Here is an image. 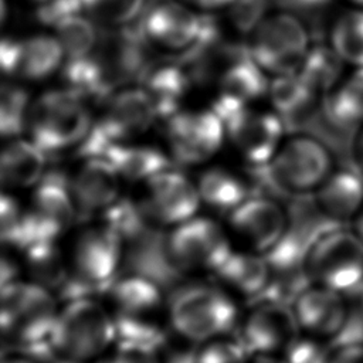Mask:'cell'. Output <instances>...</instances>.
Segmentation results:
<instances>
[{
    "label": "cell",
    "instance_id": "1",
    "mask_svg": "<svg viewBox=\"0 0 363 363\" xmlns=\"http://www.w3.org/2000/svg\"><path fill=\"white\" fill-rule=\"evenodd\" d=\"M69 278L58 298L82 295L102 296L122 274L126 241L104 220L88 221L75 227L64 241Z\"/></svg>",
    "mask_w": 363,
    "mask_h": 363
},
{
    "label": "cell",
    "instance_id": "2",
    "mask_svg": "<svg viewBox=\"0 0 363 363\" xmlns=\"http://www.w3.org/2000/svg\"><path fill=\"white\" fill-rule=\"evenodd\" d=\"M108 306L118 339L163 349L169 343L167 292L150 277L121 274L101 296Z\"/></svg>",
    "mask_w": 363,
    "mask_h": 363
},
{
    "label": "cell",
    "instance_id": "3",
    "mask_svg": "<svg viewBox=\"0 0 363 363\" xmlns=\"http://www.w3.org/2000/svg\"><path fill=\"white\" fill-rule=\"evenodd\" d=\"M241 308L211 278H187L167 292L170 335L177 340L199 345L233 333Z\"/></svg>",
    "mask_w": 363,
    "mask_h": 363
},
{
    "label": "cell",
    "instance_id": "4",
    "mask_svg": "<svg viewBox=\"0 0 363 363\" xmlns=\"http://www.w3.org/2000/svg\"><path fill=\"white\" fill-rule=\"evenodd\" d=\"M58 308V295L28 278L1 285L0 330L4 345L31 354L50 347Z\"/></svg>",
    "mask_w": 363,
    "mask_h": 363
},
{
    "label": "cell",
    "instance_id": "5",
    "mask_svg": "<svg viewBox=\"0 0 363 363\" xmlns=\"http://www.w3.org/2000/svg\"><path fill=\"white\" fill-rule=\"evenodd\" d=\"M118 340L112 315L101 296L82 295L60 301L48 340L52 354L95 363Z\"/></svg>",
    "mask_w": 363,
    "mask_h": 363
},
{
    "label": "cell",
    "instance_id": "6",
    "mask_svg": "<svg viewBox=\"0 0 363 363\" xmlns=\"http://www.w3.org/2000/svg\"><path fill=\"white\" fill-rule=\"evenodd\" d=\"M305 274L309 284L345 295L363 286V240L349 224H329L305 244Z\"/></svg>",
    "mask_w": 363,
    "mask_h": 363
},
{
    "label": "cell",
    "instance_id": "7",
    "mask_svg": "<svg viewBox=\"0 0 363 363\" xmlns=\"http://www.w3.org/2000/svg\"><path fill=\"white\" fill-rule=\"evenodd\" d=\"M162 245L167 265L186 278H211L234 250L225 225L199 214L164 231Z\"/></svg>",
    "mask_w": 363,
    "mask_h": 363
},
{
    "label": "cell",
    "instance_id": "8",
    "mask_svg": "<svg viewBox=\"0 0 363 363\" xmlns=\"http://www.w3.org/2000/svg\"><path fill=\"white\" fill-rule=\"evenodd\" d=\"M79 218L71 180L60 170L45 173L24 207L20 234L13 251L35 241H64Z\"/></svg>",
    "mask_w": 363,
    "mask_h": 363
},
{
    "label": "cell",
    "instance_id": "9",
    "mask_svg": "<svg viewBox=\"0 0 363 363\" xmlns=\"http://www.w3.org/2000/svg\"><path fill=\"white\" fill-rule=\"evenodd\" d=\"M28 126L33 143L45 155H55L79 145L92 121L85 101L67 88L41 95L30 111Z\"/></svg>",
    "mask_w": 363,
    "mask_h": 363
},
{
    "label": "cell",
    "instance_id": "10",
    "mask_svg": "<svg viewBox=\"0 0 363 363\" xmlns=\"http://www.w3.org/2000/svg\"><path fill=\"white\" fill-rule=\"evenodd\" d=\"M271 172L279 197L313 194L333 172L330 147L316 136L291 139L271 162Z\"/></svg>",
    "mask_w": 363,
    "mask_h": 363
},
{
    "label": "cell",
    "instance_id": "11",
    "mask_svg": "<svg viewBox=\"0 0 363 363\" xmlns=\"http://www.w3.org/2000/svg\"><path fill=\"white\" fill-rule=\"evenodd\" d=\"M156 111L145 89H125L111 98L106 113L92 123L85 139L78 145L81 157H104L115 143L143 133L156 119Z\"/></svg>",
    "mask_w": 363,
    "mask_h": 363
},
{
    "label": "cell",
    "instance_id": "12",
    "mask_svg": "<svg viewBox=\"0 0 363 363\" xmlns=\"http://www.w3.org/2000/svg\"><path fill=\"white\" fill-rule=\"evenodd\" d=\"M224 225L235 250L265 255L289 233L291 218L274 197L252 194L227 214Z\"/></svg>",
    "mask_w": 363,
    "mask_h": 363
},
{
    "label": "cell",
    "instance_id": "13",
    "mask_svg": "<svg viewBox=\"0 0 363 363\" xmlns=\"http://www.w3.org/2000/svg\"><path fill=\"white\" fill-rule=\"evenodd\" d=\"M235 336L252 354H281L299 333L291 303L262 295L241 308Z\"/></svg>",
    "mask_w": 363,
    "mask_h": 363
},
{
    "label": "cell",
    "instance_id": "14",
    "mask_svg": "<svg viewBox=\"0 0 363 363\" xmlns=\"http://www.w3.org/2000/svg\"><path fill=\"white\" fill-rule=\"evenodd\" d=\"M135 200L153 231H167L184 223L197 214L201 204L197 186L170 169L147 179L145 194Z\"/></svg>",
    "mask_w": 363,
    "mask_h": 363
},
{
    "label": "cell",
    "instance_id": "15",
    "mask_svg": "<svg viewBox=\"0 0 363 363\" xmlns=\"http://www.w3.org/2000/svg\"><path fill=\"white\" fill-rule=\"evenodd\" d=\"M250 50L259 67L279 75L294 74L309 51V34L298 17L277 14L259 23Z\"/></svg>",
    "mask_w": 363,
    "mask_h": 363
},
{
    "label": "cell",
    "instance_id": "16",
    "mask_svg": "<svg viewBox=\"0 0 363 363\" xmlns=\"http://www.w3.org/2000/svg\"><path fill=\"white\" fill-rule=\"evenodd\" d=\"M291 308L301 333L328 343L347 333L353 316L349 295L316 284L302 288L291 301Z\"/></svg>",
    "mask_w": 363,
    "mask_h": 363
},
{
    "label": "cell",
    "instance_id": "17",
    "mask_svg": "<svg viewBox=\"0 0 363 363\" xmlns=\"http://www.w3.org/2000/svg\"><path fill=\"white\" fill-rule=\"evenodd\" d=\"M224 123L210 111L177 112L167 119V138L179 163L191 164L208 159L223 143Z\"/></svg>",
    "mask_w": 363,
    "mask_h": 363
},
{
    "label": "cell",
    "instance_id": "18",
    "mask_svg": "<svg viewBox=\"0 0 363 363\" xmlns=\"http://www.w3.org/2000/svg\"><path fill=\"white\" fill-rule=\"evenodd\" d=\"M223 123L250 163L269 162L285 130L279 115L258 113L247 106L227 116Z\"/></svg>",
    "mask_w": 363,
    "mask_h": 363
},
{
    "label": "cell",
    "instance_id": "19",
    "mask_svg": "<svg viewBox=\"0 0 363 363\" xmlns=\"http://www.w3.org/2000/svg\"><path fill=\"white\" fill-rule=\"evenodd\" d=\"M206 16H199L176 1H162L139 17L143 33L169 48H189L200 35Z\"/></svg>",
    "mask_w": 363,
    "mask_h": 363
},
{
    "label": "cell",
    "instance_id": "20",
    "mask_svg": "<svg viewBox=\"0 0 363 363\" xmlns=\"http://www.w3.org/2000/svg\"><path fill=\"white\" fill-rule=\"evenodd\" d=\"M318 214L332 224H350L363 207V176L354 166L333 169L312 194Z\"/></svg>",
    "mask_w": 363,
    "mask_h": 363
},
{
    "label": "cell",
    "instance_id": "21",
    "mask_svg": "<svg viewBox=\"0 0 363 363\" xmlns=\"http://www.w3.org/2000/svg\"><path fill=\"white\" fill-rule=\"evenodd\" d=\"M119 173L104 157H91L71 180L72 196L79 217L89 220L102 214L119 196Z\"/></svg>",
    "mask_w": 363,
    "mask_h": 363
},
{
    "label": "cell",
    "instance_id": "22",
    "mask_svg": "<svg viewBox=\"0 0 363 363\" xmlns=\"http://www.w3.org/2000/svg\"><path fill=\"white\" fill-rule=\"evenodd\" d=\"M211 279L244 306L268 291L271 272L264 255L234 248Z\"/></svg>",
    "mask_w": 363,
    "mask_h": 363
},
{
    "label": "cell",
    "instance_id": "23",
    "mask_svg": "<svg viewBox=\"0 0 363 363\" xmlns=\"http://www.w3.org/2000/svg\"><path fill=\"white\" fill-rule=\"evenodd\" d=\"M305 244L301 238L289 233L264 257L271 272V284L264 295L291 303L294 296L305 288L309 281L305 274Z\"/></svg>",
    "mask_w": 363,
    "mask_h": 363
},
{
    "label": "cell",
    "instance_id": "24",
    "mask_svg": "<svg viewBox=\"0 0 363 363\" xmlns=\"http://www.w3.org/2000/svg\"><path fill=\"white\" fill-rule=\"evenodd\" d=\"M16 252L20 257L24 278L41 284L58 295L69 278L64 241H35Z\"/></svg>",
    "mask_w": 363,
    "mask_h": 363
},
{
    "label": "cell",
    "instance_id": "25",
    "mask_svg": "<svg viewBox=\"0 0 363 363\" xmlns=\"http://www.w3.org/2000/svg\"><path fill=\"white\" fill-rule=\"evenodd\" d=\"M142 82L153 102L156 116L162 119L177 113L183 96L193 84L187 71L176 60L153 64Z\"/></svg>",
    "mask_w": 363,
    "mask_h": 363
},
{
    "label": "cell",
    "instance_id": "26",
    "mask_svg": "<svg viewBox=\"0 0 363 363\" xmlns=\"http://www.w3.org/2000/svg\"><path fill=\"white\" fill-rule=\"evenodd\" d=\"M323 113L342 132L363 126V67L356 68L323 96Z\"/></svg>",
    "mask_w": 363,
    "mask_h": 363
},
{
    "label": "cell",
    "instance_id": "27",
    "mask_svg": "<svg viewBox=\"0 0 363 363\" xmlns=\"http://www.w3.org/2000/svg\"><path fill=\"white\" fill-rule=\"evenodd\" d=\"M44 167L45 153L35 143L26 140L11 142L1 153V183L4 187L10 189L35 186L44 176Z\"/></svg>",
    "mask_w": 363,
    "mask_h": 363
},
{
    "label": "cell",
    "instance_id": "28",
    "mask_svg": "<svg viewBox=\"0 0 363 363\" xmlns=\"http://www.w3.org/2000/svg\"><path fill=\"white\" fill-rule=\"evenodd\" d=\"M116 172L129 180H147L152 176L169 170L170 160L156 147L136 145H112L104 155Z\"/></svg>",
    "mask_w": 363,
    "mask_h": 363
},
{
    "label": "cell",
    "instance_id": "29",
    "mask_svg": "<svg viewBox=\"0 0 363 363\" xmlns=\"http://www.w3.org/2000/svg\"><path fill=\"white\" fill-rule=\"evenodd\" d=\"M197 190L201 203L225 216L252 196L250 183L221 167L206 170L199 179Z\"/></svg>",
    "mask_w": 363,
    "mask_h": 363
},
{
    "label": "cell",
    "instance_id": "30",
    "mask_svg": "<svg viewBox=\"0 0 363 363\" xmlns=\"http://www.w3.org/2000/svg\"><path fill=\"white\" fill-rule=\"evenodd\" d=\"M268 82L261 67L251 55V50L234 60L220 75V95L247 105L268 89Z\"/></svg>",
    "mask_w": 363,
    "mask_h": 363
},
{
    "label": "cell",
    "instance_id": "31",
    "mask_svg": "<svg viewBox=\"0 0 363 363\" xmlns=\"http://www.w3.org/2000/svg\"><path fill=\"white\" fill-rule=\"evenodd\" d=\"M62 77L68 89L84 101L101 102L109 98L115 88L95 55L68 60Z\"/></svg>",
    "mask_w": 363,
    "mask_h": 363
},
{
    "label": "cell",
    "instance_id": "32",
    "mask_svg": "<svg viewBox=\"0 0 363 363\" xmlns=\"http://www.w3.org/2000/svg\"><path fill=\"white\" fill-rule=\"evenodd\" d=\"M343 64L345 61L332 45L319 44L309 48L298 75L313 94L323 98L340 82Z\"/></svg>",
    "mask_w": 363,
    "mask_h": 363
},
{
    "label": "cell",
    "instance_id": "33",
    "mask_svg": "<svg viewBox=\"0 0 363 363\" xmlns=\"http://www.w3.org/2000/svg\"><path fill=\"white\" fill-rule=\"evenodd\" d=\"M64 55L61 43L50 35H35L24 41L18 74L28 79H44L60 65Z\"/></svg>",
    "mask_w": 363,
    "mask_h": 363
},
{
    "label": "cell",
    "instance_id": "34",
    "mask_svg": "<svg viewBox=\"0 0 363 363\" xmlns=\"http://www.w3.org/2000/svg\"><path fill=\"white\" fill-rule=\"evenodd\" d=\"M330 45L345 62L363 67V7L336 18L330 30Z\"/></svg>",
    "mask_w": 363,
    "mask_h": 363
},
{
    "label": "cell",
    "instance_id": "35",
    "mask_svg": "<svg viewBox=\"0 0 363 363\" xmlns=\"http://www.w3.org/2000/svg\"><path fill=\"white\" fill-rule=\"evenodd\" d=\"M55 30L58 41L68 60H78L89 55L98 41L94 24L79 14L64 18L55 26Z\"/></svg>",
    "mask_w": 363,
    "mask_h": 363
},
{
    "label": "cell",
    "instance_id": "36",
    "mask_svg": "<svg viewBox=\"0 0 363 363\" xmlns=\"http://www.w3.org/2000/svg\"><path fill=\"white\" fill-rule=\"evenodd\" d=\"M99 218L116 230L126 242L139 238L150 230L133 197H119Z\"/></svg>",
    "mask_w": 363,
    "mask_h": 363
},
{
    "label": "cell",
    "instance_id": "37",
    "mask_svg": "<svg viewBox=\"0 0 363 363\" xmlns=\"http://www.w3.org/2000/svg\"><path fill=\"white\" fill-rule=\"evenodd\" d=\"M28 94L17 85H4L0 98V132L3 136L21 133L28 122Z\"/></svg>",
    "mask_w": 363,
    "mask_h": 363
},
{
    "label": "cell",
    "instance_id": "38",
    "mask_svg": "<svg viewBox=\"0 0 363 363\" xmlns=\"http://www.w3.org/2000/svg\"><path fill=\"white\" fill-rule=\"evenodd\" d=\"M196 356L197 363H248L251 359L234 332L196 345Z\"/></svg>",
    "mask_w": 363,
    "mask_h": 363
},
{
    "label": "cell",
    "instance_id": "39",
    "mask_svg": "<svg viewBox=\"0 0 363 363\" xmlns=\"http://www.w3.org/2000/svg\"><path fill=\"white\" fill-rule=\"evenodd\" d=\"M162 350L156 346L118 339L95 363H162Z\"/></svg>",
    "mask_w": 363,
    "mask_h": 363
},
{
    "label": "cell",
    "instance_id": "40",
    "mask_svg": "<svg viewBox=\"0 0 363 363\" xmlns=\"http://www.w3.org/2000/svg\"><path fill=\"white\" fill-rule=\"evenodd\" d=\"M329 346L330 343L328 342L299 332L281 356L286 363H325Z\"/></svg>",
    "mask_w": 363,
    "mask_h": 363
},
{
    "label": "cell",
    "instance_id": "41",
    "mask_svg": "<svg viewBox=\"0 0 363 363\" xmlns=\"http://www.w3.org/2000/svg\"><path fill=\"white\" fill-rule=\"evenodd\" d=\"M143 7V0H96L89 10L108 26H125L135 20Z\"/></svg>",
    "mask_w": 363,
    "mask_h": 363
},
{
    "label": "cell",
    "instance_id": "42",
    "mask_svg": "<svg viewBox=\"0 0 363 363\" xmlns=\"http://www.w3.org/2000/svg\"><path fill=\"white\" fill-rule=\"evenodd\" d=\"M0 204H1L0 206L1 242H3L4 248L14 250L18 234H20V227H21L23 214H24V206H21L16 197H13L11 194H7V193H3Z\"/></svg>",
    "mask_w": 363,
    "mask_h": 363
},
{
    "label": "cell",
    "instance_id": "43",
    "mask_svg": "<svg viewBox=\"0 0 363 363\" xmlns=\"http://www.w3.org/2000/svg\"><path fill=\"white\" fill-rule=\"evenodd\" d=\"M271 3L272 0H235L230 10V20L238 31H252L262 21Z\"/></svg>",
    "mask_w": 363,
    "mask_h": 363
},
{
    "label": "cell",
    "instance_id": "44",
    "mask_svg": "<svg viewBox=\"0 0 363 363\" xmlns=\"http://www.w3.org/2000/svg\"><path fill=\"white\" fill-rule=\"evenodd\" d=\"M84 10L81 0H45L38 7L37 20L45 26L55 27L67 17L79 14Z\"/></svg>",
    "mask_w": 363,
    "mask_h": 363
},
{
    "label": "cell",
    "instance_id": "45",
    "mask_svg": "<svg viewBox=\"0 0 363 363\" xmlns=\"http://www.w3.org/2000/svg\"><path fill=\"white\" fill-rule=\"evenodd\" d=\"M325 363H363V339L346 337L330 343Z\"/></svg>",
    "mask_w": 363,
    "mask_h": 363
},
{
    "label": "cell",
    "instance_id": "46",
    "mask_svg": "<svg viewBox=\"0 0 363 363\" xmlns=\"http://www.w3.org/2000/svg\"><path fill=\"white\" fill-rule=\"evenodd\" d=\"M24 41L4 37L0 45V64L4 74H16L20 69Z\"/></svg>",
    "mask_w": 363,
    "mask_h": 363
},
{
    "label": "cell",
    "instance_id": "47",
    "mask_svg": "<svg viewBox=\"0 0 363 363\" xmlns=\"http://www.w3.org/2000/svg\"><path fill=\"white\" fill-rule=\"evenodd\" d=\"M162 363H197L196 345L176 339V343H169L162 350Z\"/></svg>",
    "mask_w": 363,
    "mask_h": 363
},
{
    "label": "cell",
    "instance_id": "48",
    "mask_svg": "<svg viewBox=\"0 0 363 363\" xmlns=\"http://www.w3.org/2000/svg\"><path fill=\"white\" fill-rule=\"evenodd\" d=\"M275 1L286 9L306 13V11H316L318 9L325 7L330 0H275Z\"/></svg>",
    "mask_w": 363,
    "mask_h": 363
},
{
    "label": "cell",
    "instance_id": "49",
    "mask_svg": "<svg viewBox=\"0 0 363 363\" xmlns=\"http://www.w3.org/2000/svg\"><path fill=\"white\" fill-rule=\"evenodd\" d=\"M350 155H352V163L359 170V173L363 176V126L356 133L352 146H350Z\"/></svg>",
    "mask_w": 363,
    "mask_h": 363
},
{
    "label": "cell",
    "instance_id": "50",
    "mask_svg": "<svg viewBox=\"0 0 363 363\" xmlns=\"http://www.w3.org/2000/svg\"><path fill=\"white\" fill-rule=\"evenodd\" d=\"M1 363H43V362L28 352L9 349L3 353Z\"/></svg>",
    "mask_w": 363,
    "mask_h": 363
},
{
    "label": "cell",
    "instance_id": "51",
    "mask_svg": "<svg viewBox=\"0 0 363 363\" xmlns=\"http://www.w3.org/2000/svg\"><path fill=\"white\" fill-rule=\"evenodd\" d=\"M248 363H286L281 354H252Z\"/></svg>",
    "mask_w": 363,
    "mask_h": 363
},
{
    "label": "cell",
    "instance_id": "52",
    "mask_svg": "<svg viewBox=\"0 0 363 363\" xmlns=\"http://www.w3.org/2000/svg\"><path fill=\"white\" fill-rule=\"evenodd\" d=\"M191 1H194L200 7L217 9V7H223V6H227V4H233L235 0H191Z\"/></svg>",
    "mask_w": 363,
    "mask_h": 363
},
{
    "label": "cell",
    "instance_id": "53",
    "mask_svg": "<svg viewBox=\"0 0 363 363\" xmlns=\"http://www.w3.org/2000/svg\"><path fill=\"white\" fill-rule=\"evenodd\" d=\"M360 237H362V240H363V207H362V210L356 214V217L352 220V223L349 224Z\"/></svg>",
    "mask_w": 363,
    "mask_h": 363
},
{
    "label": "cell",
    "instance_id": "54",
    "mask_svg": "<svg viewBox=\"0 0 363 363\" xmlns=\"http://www.w3.org/2000/svg\"><path fill=\"white\" fill-rule=\"evenodd\" d=\"M43 363H78V362H72V360H67L62 357H58L55 354H51L50 357H47Z\"/></svg>",
    "mask_w": 363,
    "mask_h": 363
},
{
    "label": "cell",
    "instance_id": "55",
    "mask_svg": "<svg viewBox=\"0 0 363 363\" xmlns=\"http://www.w3.org/2000/svg\"><path fill=\"white\" fill-rule=\"evenodd\" d=\"M352 3H354V4H357L359 7H363V0H350Z\"/></svg>",
    "mask_w": 363,
    "mask_h": 363
},
{
    "label": "cell",
    "instance_id": "56",
    "mask_svg": "<svg viewBox=\"0 0 363 363\" xmlns=\"http://www.w3.org/2000/svg\"><path fill=\"white\" fill-rule=\"evenodd\" d=\"M35 1H45V0H35Z\"/></svg>",
    "mask_w": 363,
    "mask_h": 363
}]
</instances>
